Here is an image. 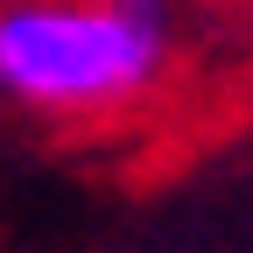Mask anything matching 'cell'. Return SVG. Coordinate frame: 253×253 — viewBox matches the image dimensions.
<instances>
[{
    "label": "cell",
    "mask_w": 253,
    "mask_h": 253,
    "mask_svg": "<svg viewBox=\"0 0 253 253\" xmlns=\"http://www.w3.org/2000/svg\"><path fill=\"white\" fill-rule=\"evenodd\" d=\"M162 63V14L113 0H14L0 7V91L28 106H106Z\"/></svg>",
    "instance_id": "1"
},
{
    "label": "cell",
    "mask_w": 253,
    "mask_h": 253,
    "mask_svg": "<svg viewBox=\"0 0 253 253\" xmlns=\"http://www.w3.org/2000/svg\"><path fill=\"white\" fill-rule=\"evenodd\" d=\"M113 7H134V14H162V0H113Z\"/></svg>",
    "instance_id": "2"
}]
</instances>
